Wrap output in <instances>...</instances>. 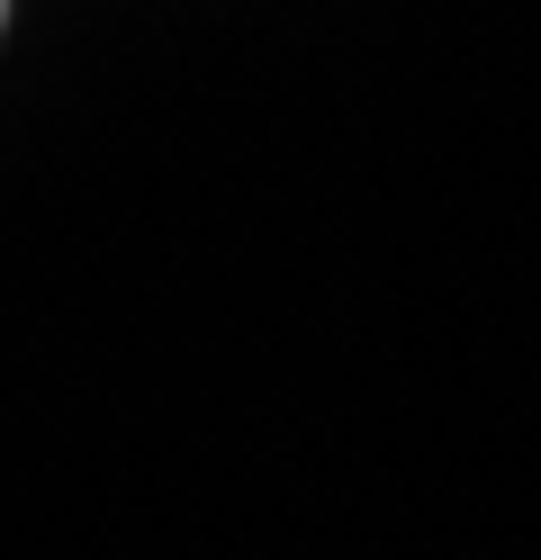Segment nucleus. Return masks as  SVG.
Wrapping results in <instances>:
<instances>
[{
	"label": "nucleus",
	"mask_w": 541,
	"mask_h": 560,
	"mask_svg": "<svg viewBox=\"0 0 541 560\" xmlns=\"http://www.w3.org/2000/svg\"><path fill=\"white\" fill-rule=\"evenodd\" d=\"M0 19H10V0H0Z\"/></svg>",
	"instance_id": "f257e3e1"
}]
</instances>
